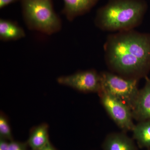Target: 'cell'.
<instances>
[{
	"mask_svg": "<svg viewBox=\"0 0 150 150\" xmlns=\"http://www.w3.org/2000/svg\"><path fill=\"white\" fill-rule=\"evenodd\" d=\"M28 146L27 142L24 143L13 140L9 142V150H27Z\"/></svg>",
	"mask_w": 150,
	"mask_h": 150,
	"instance_id": "5bb4252c",
	"label": "cell"
},
{
	"mask_svg": "<svg viewBox=\"0 0 150 150\" xmlns=\"http://www.w3.org/2000/svg\"><path fill=\"white\" fill-rule=\"evenodd\" d=\"M25 23L29 30L51 35L62 29L52 0H21Z\"/></svg>",
	"mask_w": 150,
	"mask_h": 150,
	"instance_id": "3957f363",
	"label": "cell"
},
{
	"mask_svg": "<svg viewBox=\"0 0 150 150\" xmlns=\"http://www.w3.org/2000/svg\"><path fill=\"white\" fill-rule=\"evenodd\" d=\"M18 1V0H0V8L2 9Z\"/></svg>",
	"mask_w": 150,
	"mask_h": 150,
	"instance_id": "2e32d148",
	"label": "cell"
},
{
	"mask_svg": "<svg viewBox=\"0 0 150 150\" xmlns=\"http://www.w3.org/2000/svg\"><path fill=\"white\" fill-rule=\"evenodd\" d=\"M103 150H137L134 140L126 132H113L106 136L103 142Z\"/></svg>",
	"mask_w": 150,
	"mask_h": 150,
	"instance_id": "ba28073f",
	"label": "cell"
},
{
	"mask_svg": "<svg viewBox=\"0 0 150 150\" xmlns=\"http://www.w3.org/2000/svg\"><path fill=\"white\" fill-rule=\"evenodd\" d=\"M147 8L144 0H108L97 12L95 23L105 31L133 30L141 24Z\"/></svg>",
	"mask_w": 150,
	"mask_h": 150,
	"instance_id": "7a4b0ae2",
	"label": "cell"
},
{
	"mask_svg": "<svg viewBox=\"0 0 150 150\" xmlns=\"http://www.w3.org/2000/svg\"><path fill=\"white\" fill-rule=\"evenodd\" d=\"M9 141L0 138V150H9Z\"/></svg>",
	"mask_w": 150,
	"mask_h": 150,
	"instance_id": "9a60e30c",
	"label": "cell"
},
{
	"mask_svg": "<svg viewBox=\"0 0 150 150\" xmlns=\"http://www.w3.org/2000/svg\"><path fill=\"white\" fill-rule=\"evenodd\" d=\"M99 0H63L64 7L62 13L69 21L88 12Z\"/></svg>",
	"mask_w": 150,
	"mask_h": 150,
	"instance_id": "9c48e42d",
	"label": "cell"
},
{
	"mask_svg": "<svg viewBox=\"0 0 150 150\" xmlns=\"http://www.w3.org/2000/svg\"><path fill=\"white\" fill-rule=\"evenodd\" d=\"M100 74L101 90L121 100L132 110L139 91V79L124 77L110 72H103Z\"/></svg>",
	"mask_w": 150,
	"mask_h": 150,
	"instance_id": "277c9868",
	"label": "cell"
},
{
	"mask_svg": "<svg viewBox=\"0 0 150 150\" xmlns=\"http://www.w3.org/2000/svg\"><path fill=\"white\" fill-rule=\"evenodd\" d=\"M0 138L9 142L13 140L8 118L1 111L0 113Z\"/></svg>",
	"mask_w": 150,
	"mask_h": 150,
	"instance_id": "4fadbf2b",
	"label": "cell"
},
{
	"mask_svg": "<svg viewBox=\"0 0 150 150\" xmlns=\"http://www.w3.org/2000/svg\"><path fill=\"white\" fill-rule=\"evenodd\" d=\"M145 78L144 86L139 89L131 110L134 119L139 122L150 120V79Z\"/></svg>",
	"mask_w": 150,
	"mask_h": 150,
	"instance_id": "52a82bcc",
	"label": "cell"
},
{
	"mask_svg": "<svg viewBox=\"0 0 150 150\" xmlns=\"http://www.w3.org/2000/svg\"><path fill=\"white\" fill-rule=\"evenodd\" d=\"M24 30L16 22L0 19V39L4 41L16 40L25 37Z\"/></svg>",
	"mask_w": 150,
	"mask_h": 150,
	"instance_id": "8fae6325",
	"label": "cell"
},
{
	"mask_svg": "<svg viewBox=\"0 0 150 150\" xmlns=\"http://www.w3.org/2000/svg\"><path fill=\"white\" fill-rule=\"evenodd\" d=\"M58 83L81 92L97 93L101 89V77L96 70L79 71L74 74L62 76L57 79Z\"/></svg>",
	"mask_w": 150,
	"mask_h": 150,
	"instance_id": "8992f818",
	"label": "cell"
},
{
	"mask_svg": "<svg viewBox=\"0 0 150 150\" xmlns=\"http://www.w3.org/2000/svg\"><path fill=\"white\" fill-rule=\"evenodd\" d=\"M106 64L112 71L127 78L146 77L150 71V34L134 29L108 37L104 46Z\"/></svg>",
	"mask_w": 150,
	"mask_h": 150,
	"instance_id": "6da1fadb",
	"label": "cell"
},
{
	"mask_svg": "<svg viewBox=\"0 0 150 150\" xmlns=\"http://www.w3.org/2000/svg\"><path fill=\"white\" fill-rule=\"evenodd\" d=\"M37 150H58L56 148L54 147L53 145L51 144V142H49L43 147Z\"/></svg>",
	"mask_w": 150,
	"mask_h": 150,
	"instance_id": "e0dca14e",
	"label": "cell"
},
{
	"mask_svg": "<svg viewBox=\"0 0 150 150\" xmlns=\"http://www.w3.org/2000/svg\"><path fill=\"white\" fill-rule=\"evenodd\" d=\"M133 139L141 149H150V120L135 124L132 131Z\"/></svg>",
	"mask_w": 150,
	"mask_h": 150,
	"instance_id": "7c38bea8",
	"label": "cell"
},
{
	"mask_svg": "<svg viewBox=\"0 0 150 150\" xmlns=\"http://www.w3.org/2000/svg\"></svg>",
	"mask_w": 150,
	"mask_h": 150,
	"instance_id": "ac0fdd59",
	"label": "cell"
},
{
	"mask_svg": "<svg viewBox=\"0 0 150 150\" xmlns=\"http://www.w3.org/2000/svg\"><path fill=\"white\" fill-rule=\"evenodd\" d=\"M100 102L108 115L124 132L132 131L134 124L132 111L123 101L101 90L98 93Z\"/></svg>",
	"mask_w": 150,
	"mask_h": 150,
	"instance_id": "5b68a950",
	"label": "cell"
},
{
	"mask_svg": "<svg viewBox=\"0 0 150 150\" xmlns=\"http://www.w3.org/2000/svg\"><path fill=\"white\" fill-rule=\"evenodd\" d=\"M49 127L42 123L33 127L30 131L27 143L31 150H37L43 147L50 142L48 134Z\"/></svg>",
	"mask_w": 150,
	"mask_h": 150,
	"instance_id": "30bf717a",
	"label": "cell"
}]
</instances>
